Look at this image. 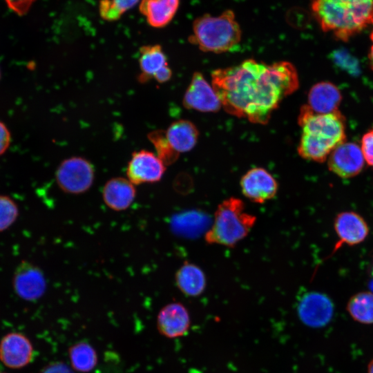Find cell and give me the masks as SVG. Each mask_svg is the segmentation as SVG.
<instances>
[{"label": "cell", "instance_id": "32", "mask_svg": "<svg viewBox=\"0 0 373 373\" xmlns=\"http://www.w3.org/2000/svg\"><path fill=\"white\" fill-rule=\"evenodd\" d=\"M172 77V70L169 65L160 70L153 77L159 83H165Z\"/></svg>", "mask_w": 373, "mask_h": 373}, {"label": "cell", "instance_id": "4", "mask_svg": "<svg viewBox=\"0 0 373 373\" xmlns=\"http://www.w3.org/2000/svg\"><path fill=\"white\" fill-rule=\"evenodd\" d=\"M192 29L189 41L204 52L233 51L241 41V28L231 10H226L218 16H200L194 20Z\"/></svg>", "mask_w": 373, "mask_h": 373}, {"label": "cell", "instance_id": "27", "mask_svg": "<svg viewBox=\"0 0 373 373\" xmlns=\"http://www.w3.org/2000/svg\"><path fill=\"white\" fill-rule=\"evenodd\" d=\"M333 63L340 69L344 70L350 75L359 73V65L356 59L344 49H338L332 53Z\"/></svg>", "mask_w": 373, "mask_h": 373}, {"label": "cell", "instance_id": "20", "mask_svg": "<svg viewBox=\"0 0 373 373\" xmlns=\"http://www.w3.org/2000/svg\"><path fill=\"white\" fill-rule=\"evenodd\" d=\"M165 133L171 146L179 154L192 150L199 137V131L195 124L186 119L173 122Z\"/></svg>", "mask_w": 373, "mask_h": 373}, {"label": "cell", "instance_id": "31", "mask_svg": "<svg viewBox=\"0 0 373 373\" xmlns=\"http://www.w3.org/2000/svg\"><path fill=\"white\" fill-rule=\"evenodd\" d=\"M41 373H73V372L65 363L54 362L46 366Z\"/></svg>", "mask_w": 373, "mask_h": 373}, {"label": "cell", "instance_id": "35", "mask_svg": "<svg viewBox=\"0 0 373 373\" xmlns=\"http://www.w3.org/2000/svg\"><path fill=\"white\" fill-rule=\"evenodd\" d=\"M372 281H371V283H370V287H371V289H372V291H373V271H372Z\"/></svg>", "mask_w": 373, "mask_h": 373}, {"label": "cell", "instance_id": "6", "mask_svg": "<svg viewBox=\"0 0 373 373\" xmlns=\"http://www.w3.org/2000/svg\"><path fill=\"white\" fill-rule=\"evenodd\" d=\"M95 179L93 164L82 157H72L63 160L59 165L55 180L59 188L64 193L82 194L88 191Z\"/></svg>", "mask_w": 373, "mask_h": 373}, {"label": "cell", "instance_id": "19", "mask_svg": "<svg viewBox=\"0 0 373 373\" xmlns=\"http://www.w3.org/2000/svg\"><path fill=\"white\" fill-rule=\"evenodd\" d=\"M178 289L189 297H198L207 287V278L203 270L195 264L184 262L175 274Z\"/></svg>", "mask_w": 373, "mask_h": 373}, {"label": "cell", "instance_id": "17", "mask_svg": "<svg viewBox=\"0 0 373 373\" xmlns=\"http://www.w3.org/2000/svg\"><path fill=\"white\" fill-rule=\"evenodd\" d=\"M342 100L338 88L329 82H321L309 90L308 106L316 113L327 114L336 112Z\"/></svg>", "mask_w": 373, "mask_h": 373}, {"label": "cell", "instance_id": "10", "mask_svg": "<svg viewBox=\"0 0 373 373\" xmlns=\"http://www.w3.org/2000/svg\"><path fill=\"white\" fill-rule=\"evenodd\" d=\"M240 185L244 196L256 204H263L273 199L278 189L276 179L262 167L249 169L242 176Z\"/></svg>", "mask_w": 373, "mask_h": 373}, {"label": "cell", "instance_id": "29", "mask_svg": "<svg viewBox=\"0 0 373 373\" xmlns=\"http://www.w3.org/2000/svg\"><path fill=\"white\" fill-rule=\"evenodd\" d=\"M8 8L19 15L28 12L36 0H5Z\"/></svg>", "mask_w": 373, "mask_h": 373}, {"label": "cell", "instance_id": "3", "mask_svg": "<svg viewBox=\"0 0 373 373\" xmlns=\"http://www.w3.org/2000/svg\"><path fill=\"white\" fill-rule=\"evenodd\" d=\"M310 8L321 30L342 41L373 25V0H311Z\"/></svg>", "mask_w": 373, "mask_h": 373}, {"label": "cell", "instance_id": "30", "mask_svg": "<svg viewBox=\"0 0 373 373\" xmlns=\"http://www.w3.org/2000/svg\"><path fill=\"white\" fill-rule=\"evenodd\" d=\"M11 136L6 126L0 122V155L3 154L9 147Z\"/></svg>", "mask_w": 373, "mask_h": 373}, {"label": "cell", "instance_id": "18", "mask_svg": "<svg viewBox=\"0 0 373 373\" xmlns=\"http://www.w3.org/2000/svg\"><path fill=\"white\" fill-rule=\"evenodd\" d=\"M179 5L180 0H141L139 10L149 25L160 28L172 21Z\"/></svg>", "mask_w": 373, "mask_h": 373}, {"label": "cell", "instance_id": "34", "mask_svg": "<svg viewBox=\"0 0 373 373\" xmlns=\"http://www.w3.org/2000/svg\"><path fill=\"white\" fill-rule=\"evenodd\" d=\"M367 373H373V358L370 361L367 365Z\"/></svg>", "mask_w": 373, "mask_h": 373}, {"label": "cell", "instance_id": "12", "mask_svg": "<svg viewBox=\"0 0 373 373\" xmlns=\"http://www.w3.org/2000/svg\"><path fill=\"white\" fill-rule=\"evenodd\" d=\"M182 102L185 108L203 113L217 112L222 107L214 88L199 72L193 75Z\"/></svg>", "mask_w": 373, "mask_h": 373}, {"label": "cell", "instance_id": "14", "mask_svg": "<svg viewBox=\"0 0 373 373\" xmlns=\"http://www.w3.org/2000/svg\"><path fill=\"white\" fill-rule=\"evenodd\" d=\"M191 325L188 309L179 302H172L164 306L157 317L158 331L169 338L184 336L189 332Z\"/></svg>", "mask_w": 373, "mask_h": 373}, {"label": "cell", "instance_id": "15", "mask_svg": "<svg viewBox=\"0 0 373 373\" xmlns=\"http://www.w3.org/2000/svg\"><path fill=\"white\" fill-rule=\"evenodd\" d=\"M335 231L338 237L336 249L343 244L352 246L363 242L368 234V227L364 219L353 211L342 212L334 220Z\"/></svg>", "mask_w": 373, "mask_h": 373}, {"label": "cell", "instance_id": "26", "mask_svg": "<svg viewBox=\"0 0 373 373\" xmlns=\"http://www.w3.org/2000/svg\"><path fill=\"white\" fill-rule=\"evenodd\" d=\"M18 205L10 197L0 195V232L8 229L17 219Z\"/></svg>", "mask_w": 373, "mask_h": 373}, {"label": "cell", "instance_id": "22", "mask_svg": "<svg viewBox=\"0 0 373 373\" xmlns=\"http://www.w3.org/2000/svg\"><path fill=\"white\" fill-rule=\"evenodd\" d=\"M351 317L363 324H373V293L363 291L351 297L347 305Z\"/></svg>", "mask_w": 373, "mask_h": 373}, {"label": "cell", "instance_id": "11", "mask_svg": "<svg viewBox=\"0 0 373 373\" xmlns=\"http://www.w3.org/2000/svg\"><path fill=\"white\" fill-rule=\"evenodd\" d=\"M33 354L31 341L20 332H9L0 341V361L10 369L26 367L32 361Z\"/></svg>", "mask_w": 373, "mask_h": 373}, {"label": "cell", "instance_id": "16", "mask_svg": "<svg viewBox=\"0 0 373 373\" xmlns=\"http://www.w3.org/2000/svg\"><path fill=\"white\" fill-rule=\"evenodd\" d=\"M135 186L127 178L122 177L108 180L102 189L104 204L115 211L126 210L136 198L137 191Z\"/></svg>", "mask_w": 373, "mask_h": 373}, {"label": "cell", "instance_id": "8", "mask_svg": "<svg viewBox=\"0 0 373 373\" xmlns=\"http://www.w3.org/2000/svg\"><path fill=\"white\" fill-rule=\"evenodd\" d=\"M166 171V165L147 150L135 151L126 167L127 179L134 185L159 182Z\"/></svg>", "mask_w": 373, "mask_h": 373}, {"label": "cell", "instance_id": "1", "mask_svg": "<svg viewBox=\"0 0 373 373\" xmlns=\"http://www.w3.org/2000/svg\"><path fill=\"white\" fill-rule=\"evenodd\" d=\"M212 86L229 114L265 124L281 101L299 86L294 66L287 61L266 64L249 59L211 73Z\"/></svg>", "mask_w": 373, "mask_h": 373}, {"label": "cell", "instance_id": "33", "mask_svg": "<svg viewBox=\"0 0 373 373\" xmlns=\"http://www.w3.org/2000/svg\"><path fill=\"white\" fill-rule=\"evenodd\" d=\"M370 38L372 42V45L370 46V52L368 54V59H369V63L370 66L373 70V30L370 33Z\"/></svg>", "mask_w": 373, "mask_h": 373}, {"label": "cell", "instance_id": "24", "mask_svg": "<svg viewBox=\"0 0 373 373\" xmlns=\"http://www.w3.org/2000/svg\"><path fill=\"white\" fill-rule=\"evenodd\" d=\"M147 136L154 146L157 157L165 165H170L178 160L179 153L171 146L165 131L155 130L149 133Z\"/></svg>", "mask_w": 373, "mask_h": 373}, {"label": "cell", "instance_id": "37", "mask_svg": "<svg viewBox=\"0 0 373 373\" xmlns=\"http://www.w3.org/2000/svg\"><path fill=\"white\" fill-rule=\"evenodd\" d=\"M0 373H4V372H0Z\"/></svg>", "mask_w": 373, "mask_h": 373}, {"label": "cell", "instance_id": "36", "mask_svg": "<svg viewBox=\"0 0 373 373\" xmlns=\"http://www.w3.org/2000/svg\"><path fill=\"white\" fill-rule=\"evenodd\" d=\"M0 77H1V71H0Z\"/></svg>", "mask_w": 373, "mask_h": 373}, {"label": "cell", "instance_id": "2", "mask_svg": "<svg viewBox=\"0 0 373 373\" xmlns=\"http://www.w3.org/2000/svg\"><path fill=\"white\" fill-rule=\"evenodd\" d=\"M298 123L302 133L297 150L304 159L323 162L345 142V118L339 111L319 114L306 104L300 108Z\"/></svg>", "mask_w": 373, "mask_h": 373}, {"label": "cell", "instance_id": "13", "mask_svg": "<svg viewBox=\"0 0 373 373\" xmlns=\"http://www.w3.org/2000/svg\"><path fill=\"white\" fill-rule=\"evenodd\" d=\"M365 159L359 146L354 142H343L328 157L329 169L342 178L356 176L362 171Z\"/></svg>", "mask_w": 373, "mask_h": 373}, {"label": "cell", "instance_id": "21", "mask_svg": "<svg viewBox=\"0 0 373 373\" xmlns=\"http://www.w3.org/2000/svg\"><path fill=\"white\" fill-rule=\"evenodd\" d=\"M139 65L141 73L138 80L146 82L164 66L168 65L167 58L159 44L147 45L140 48Z\"/></svg>", "mask_w": 373, "mask_h": 373}, {"label": "cell", "instance_id": "23", "mask_svg": "<svg viewBox=\"0 0 373 373\" xmlns=\"http://www.w3.org/2000/svg\"><path fill=\"white\" fill-rule=\"evenodd\" d=\"M69 358L72 367L80 372H89L97 363L95 350L86 342H79L69 348Z\"/></svg>", "mask_w": 373, "mask_h": 373}, {"label": "cell", "instance_id": "9", "mask_svg": "<svg viewBox=\"0 0 373 373\" xmlns=\"http://www.w3.org/2000/svg\"><path fill=\"white\" fill-rule=\"evenodd\" d=\"M297 314L305 325L317 328L325 326L331 320L334 305L326 295L309 291L302 295L297 303Z\"/></svg>", "mask_w": 373, "mask_h": 373}, {"label": "cell", "instance_id": "7", "mask_svg": "<svg viewBox=\"0 0 373 373\" xmlns=\"http://www.w3.org/2000/svg\"><path fill=\"white\" fill-rule=\"evenodd\" d=\"M12 286L19 298L26 301H35L44 294L47 283L43 271L39 267L22 260L15 270Z\"/></svg>", "mask_w": 373, "mask_h": 373}, {"label": "cell", "instance_id": "5", "mask_svg": "<svg viewBox=\"0 0 373 373\" xmlns=\"http://www.w3.org/2000/svg\"><path fill=\"white\" fill-rule=\"evenodd\" d=\"M256 221V217L245 211L242 200L228 198L218 205L204 240L210 245L233 247L249 234Z\"/></svg>", "mask_w": 373, "mask_h": 373}, {"label": "cell", "instance_id": "25", "mask_svg": "<svg viewBox=\"0 0 373 373\" xmlns=\"http://www.w3.org/2000/svg\"><path fill=\"white\" fill-rule=\"evenodd\" d=\"M140 1L141 0H101L99 3V15L104 20L116 21Z\"/></svg>", "mask_w": 373, "mask_h": 373}, {"label": "cell", "instance_id": "28", "mask_svg": "<svg viewBox=\"0 0 373 373\" xmlns=\"http://www.w3.org/2000/svg\"><path fill=\"white\" fill-rule=\"evenodd\" d=\"M361 149L365 161L373 167V126L363 135Z\"/></svg>", "mask_w": 373, "mask_h": 373}]
</instances>
